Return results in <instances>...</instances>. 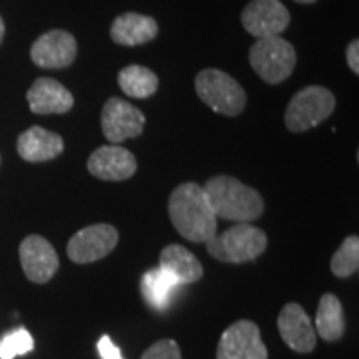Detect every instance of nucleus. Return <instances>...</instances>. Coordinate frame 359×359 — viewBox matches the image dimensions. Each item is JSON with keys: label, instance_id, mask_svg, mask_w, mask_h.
<instances>
[{"label": "nucleus", "instance_id": "39448f33", "mask_svg": "<svg viewBox=\"0 0 359 359\" xmlns=\"http://www.w3.org/2000/svg\"><path fill=\"white\" fill-rule=\"evenodd\" d=\"M250 64L266 83L285 82L296 67L294 47L280 35L258 39L250 48Z\"/></svg>", "mask_w": 359, "mask_h": 359}, {"label": "nucleus", "instance_id": "6ab92c4d", "mask_svg": "<svg viewBox=\"0 0 359 359\" xmlns=\"http://www.w3.org/2000/svg\"><path fill=\"white\" fill-rule=\"evenodd\" d=\"M180 286L182 285L160 266L148 269L140 283L143 298L151 308L158 309V311H163L170 306Z\"/></svg>", "mask_w": 359, "mask_h": 359}, {"label": "nucleus", "instance_id": "412c9836", "mask_svg": "<svg viewBox=\"0 0 359 359\" xmlns=\"http://www.w3.org/2000/svg\"><path fill=\"white\" fill-rule=\"evenodd\" d=\"M118 85L127 97L148 98L158 88V77L142 65H128L120 70Z\"/></svg>", "mask_w": 359, "mask_h": 359}, {"label": "nucleus", "instance_id": "f257e3e1", "mask_svg": "<svg viewBox=\"0 0 359 359\" xmlns=\"http://www.w3.org/2000/svg\"><path fill=\"white\" fill-rule=\"evenodd\" d=\"M168 215L175 230L193 243H206L217 235L218 218L198 183L188 182L175 188L168 200Z\"/></svg>", "mask_w": 359, "mask_h": 359}, {"label": "nucleus", "instance_id": "7ed1b4c3", "mask_svg": "<svg viewBox=\"0 0 359 359\" xmlns=\"http://www.w3.org/2000/svg\"><path fill=\"white\" fill-rule=\"evenodd\" d=\"M266 246V233L250 223H238L206 241V250L215 259L233 264L253 262L262 257Z\"/></svg>", "mask_w": 359, "mask_h": 359}, {"label": "nucleus", "instance_id": "f8f14e48", "mask_svg": "<svg viewBox=\"0 0 359 359\" xmlns=\"http://www.w3.org/2000/svg\"><path fill=\"white\" fill-rule=\"evenodd\" d=\"M77 57V42L65 30H50L40 35L30 48V58L42 69H65Z\"/></svg>", "mask_w": 359, "mask_h": 359}, {"label": "nucleus", "instance_id": "9b49d317", "mask_svg": "<svg viewBox=\"0 0 359 359\" xmlns=\"http://www.w3.org/2000/svg\"><path fill=\"white\" fill-rule=\"evenodd\" d=\"M19 257L25 276L39 285L50 281L60 264L50 241L39 235H30L22 241Z\"/></svg>", "mask_w": 359, "mask_h": 359}, {"label": "nucleus", "instance_id": "ddd939ff", "mask_svg": "<svg viewBox=\"0 0 359 359\" xmlns=\"http://www.w3.org/2000/svg\"><path fill=\"white\" fill-rule=\"evenodd\" d=\"M278 331L288 348L296 353H311L316 348V331L311 318L298 303H288L278 316Z\"/></svg>", "mask_w": 359, "mask_h": 359}, {"label": "nucleus", "instance_id": "0eeeda50", "mask_svg": "<svg viewBox=\"0 0 359 359\" xmlns=\"http://www.w3.org/2000/svg\"><path fill=\"white\" fill-rule=\"evenodd\" d=\"M118 243V231L107 223L85 226L75 233L67 245V255L74 263L88 264L109 257Z\"/></svg>", "mask_w": 359, "mask_h": 359}, {"label": "nucleus", "instance_id": "2eb2a0df", "mask_svg": "<svg viewBox=\"0 0 359 359\" xmlns=\"http://www.w3.org/2000/svg\"><path fill=\"white\" fill-rule=\"evenodd\" d=\"M27 100L34 114L53 115L67 114L74 107V95L64 85L53 79H37L27 92Z\"/></svg>", "mask_w": 359, "mask_h": 359}, {"label": "nucleus", "instance_id": "b1692460", "mask_svg": "<svg viewBox=\"0 0 359 359\" xmlns=\"http://www.w3.org/2000/svg\"><path fill=\"white\" fill-rule=\"evenodd\" d=\"M140 359H182V351L177 341L173 339H160L151 344Z\"/></svg>", "mask_w": 359, "mask_h": 359}, {"label": "nucleus", "instance_id": "9d476101", "mask_svg": "<svg viewBox=\"0 0 359 359\" xmlns=\"http://www.w3.org/2000/svg\"><path fill=\"white\" fill-rule=\"evenodd\" d=\"M241 24L257 39L276 37L290 25V12L280 0H253L241 13Z\"/></svg>", "mask_w": 359, "mask_h": 359}, {"label": "nucleus", "instance_id": "a211bd4d", "mask_svg": "<svg viewBox=\"0 0 359 359\" xmlns=\"http://www.w3.org/2000/svg\"><path fill=\"white\" fill-rule=\"evenodd\" d=\"M160 268L173 276L180 285L196 283L203 276L200 259L182 245H168L161 250Z\"/></svg>", "mask_w": 359, "mask_h": 359}, {"label": "nucleus", "instance_id": "f3484780", "mask_svg": "<svg viewBox=\"0 0 359 359\" xmlns=\"http://www.w3.org/2000/svg\"><path fill=\"white\" fill-rule=\"evenodd\" d=\"M17 151L25 161H48L64 151V140L60 135L42 127H30L17 140Z\"/></svg>", "mask_w": 359, "mask_h": 359}, {"label": "nucleus", "instance_id": "1a4fd4ad", "mask_svg": "<svg viewBox=\"0 0 359 359\" xmlns=\"http://www.w3.org/2000/svg\"><path fill=\"white\" fill-rule=\"evenodd\" d=\"M143 127H145V115L123 98L111 97L103 105L102 132L111 145L140 137Z\"/></svg>", "mask_w": 359, "mask_h": 359}, {"label": "nucleus", "instance_id": "dca6fc26", "mask_svg": "<svg viewBox=\"0 0 359 359\" xmlns=\"http://www.w3.org/2000/svg\"><path fill=\"white\" fill-rule=\"evenodd\" d=\"M158 34V24L154 17L137 12H125L114 20L110 35L115 43L125 47H137L154 40Z\"/></svg>", "mask_w": 359, "mask_h": 359}, {"label": "nucleus", "instance_id": "aec40b11", "mask_svg": "<svg viewBox=\"0 0 359 359\" xmlns=\"http://www.w3.org/2000/svg\"><path fill=\"white\" fill-rule=\"evenodd\" d=\"M314 331L325 341H338L344 334V313L343 304L334 294L325 293L318 304L314 318Z\"/></svg>", "mask_w": 359, "mask_h": 359}, {"label": "nucleus", "instance_id": "423d86ee", "mask_svg": "<svg viewBox=\"0 0 359 359\" xmlns=\"http://www.w3.org/2000/svg\"><path fill=\"white\" fill-rule=\"evenodd\" d=\"M336 98L330 90L311 85L299 90L291 98L285 114V125L290 132L299 133L316 127L334 111Z\"/></svg>", "mask_w": 359, "mask_h": 359}, {"label": "nucleus", "instance_id": "20e7f679", "mask_svg": "<svg viewBox=\"0 0 359 359\" xmlns=\"http://www.w3.org/2000/svg\"><path fill=\"white\" fill-rule=\"evenodd\" d=\"M195 88L201 102L217 114L236 116L245 110L246 92L223 70H201L195 79Z\"/></svg>", "mask_w": 359, "mask_h": 359}, {"label": "nucleus", "instance_id": "393cba45", "mask_svg": "<svg viewBox=\"0 0 359 359\" xmlns=\"http://www.w3.org/2000/svg\"><path fill=\"white\" fill-rule=\"evenodd\" d=\"M97 348L102 359H123L122 351H120L118 346L110 339V336H102V338L98 339Z\"/></svg>", "mask_w": 359, "mask_h": 359}, {"label": "nucleus", "instance_id": "4468645a", "mask_svg": "<svg viewBox=\"0 0 359 359\" xmlns=\"http://www.w3.org/2000/svg\"><path fill=\"white\" fill-rule=\"evenodd\" d=\"M88 172L105 182H123L137 172V158L127 148L105 145L97 148L88 158Z\"/></svg>", "mask_w": 359, "mask_h": 359}, {"label": "nucleus", "instance_id": "bb28decb", "mask_svg": "<svg viewBox=\"0 0 359 359\" xmlns=\"http://www.w3.org/2000/svg\"><path fill=\"white\" fill-rule=\"evenodd\" d=\"M4 34H6V25H4V20H2V17H0V43H2Z\"/></svg>", "mask_w": 359, "mask_h": 359}, {"label": "nucleus", "instance_id": "f03ea898", "mask_svg": "<svg viewBox=\"0 0 359 359\" xmlns=\"http://www.w3.org/2000/svg\"><path fill=\"white\" fill-rule=\"evenodd\" d=\"M217 218L236 223H250L263 215L262 195L240 180L217 175L203 187Z\"/></svg>", "mask_w": 359, "mask_h": 359}, {"label": "nucleus", "instance_id": "5701e85b", "mask_svg": "<svg viewBox=\"0 0 359 359\" xmlns=\"http://www.w3.org/2000/svg\"><path fill=\"white\" fill-rule=\"evenodd\" d=\"M30 351H34V338L25 327H17L0 338V359H13Z\"/></svg>", "mask_w": 359, "mask_h": 359}, {"label": "nucleus", "instance_id": "cd10ccee", "mask_svg": "<svg viewBox=\"0 0 359 359\" xmlns=\"http://www.w3.org/2000/svg\"><path fill=\"white\" fill-rule=\"evenodd\" d=\"M294 2H299V4H313V2H316V0H294Z\"/></svg>", "mask_w": 359, "mask_h": 359}, {"label": "nucleus", "instance_id": "a878e982", "mask_svg": "<svg viewBox=\"0 0 359 359\" xmlns=\"http://www.w3.org/2000/svg\"><path fill=\"white\" fill-rule=\"evenodd\" d=\"M346 60L349 69H351L354 74H359V42L358 40H353L351 43L348 45V50H346Z\"/></svg>", "mask_w": 359, "mask_h": 359}, {"label": "nucleus", "instance_id": "4be33fe9", "mask_svg": "<svg viewBox=\"0 0 359 359\" xmlns=\"http://www.w3.org/2000/svg\"><path fill=\"white\" fill-rule=\"evenodd\" d=\"M359 269V238L348 236L331 259V271L336 278H349Z\"/></svg>", "mask_w": 359, "mask_h": 359}, {"label": "nucleus", "instance_id": "6e6552de", "mask_svg": "<svg viewBox=\"0 0 359 359\" xmlns=\"http://www.w3.org/2000/svg\"><path fill=\"white\" fill-rule=\"evenodd\" d=\"M217 359H268L257 323L240 320L228 326L218 341Z\"/></svg>", "mask_w": 359, "mask_h": 359}]
</instances>
